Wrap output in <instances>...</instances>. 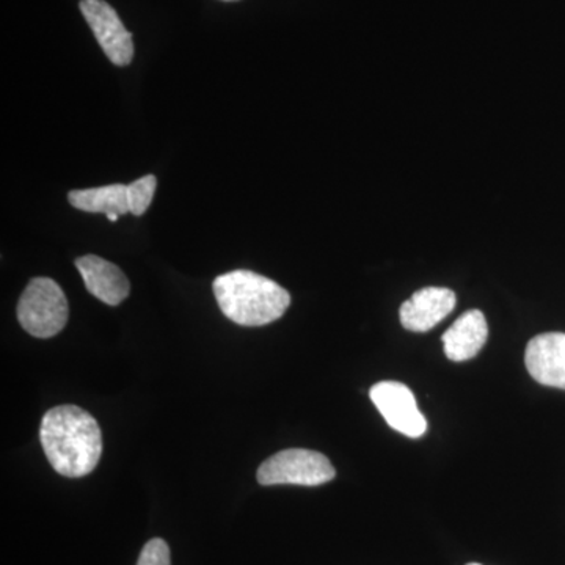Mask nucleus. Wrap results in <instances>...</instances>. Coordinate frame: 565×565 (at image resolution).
Returning <instances> with one entry per match:
<instances>
[{"instance_id":"obj_14","label":"nucleus","mask_w":565,"mask_h":565,"mask_svg":"<svg viewBox=\"0 0 565 565\" xmlns=\"http://www.w3.org/2000/svg\"><path fill=\"white\" fill-rule=\"evenodd\" d=\"M107 218H109L110 222H117L118 218H120V215L109 214V215H107Z\"/></svg>"},{"instance_id":"obj_2","label":"nucleus","mask_w":565,"mask_h":565,"mask_svg":"<svg viewBox=\"0 0 565 565\" xmlns=\"http://www.w3.org/2000/svg\"><path fill=\"white\" fill-rule=\"evenodd\" d=\"M215 299L222 313L244 327H262L280 319L291 305L282 286L250 270H233L215 278Z\"/></svg>"},{"instance_id":"obj_11","label":"nucleus","mask_w":565,"mask_h":565,"mask_svg":"<svg viewBox=\"0 0 565 565\" xmlns=\"http://www.w3.org/2000/svg\"><path fill=\"white\" fill-rule=\"evenodd\" d=\"M71 206L93 214L125 215L129 212L128 185L110 184L68 193Z\"/></svg>"},{"instance_id":"obj_10","label":"nucleus","mask_w":565,"mask_h":565,"mask_svg":"<svg viewBox=\"0 0 565 565\" xmlns=\"http://www.w3.org/2000/svg\"><path fill=\"white\" fill-rule=\"evenodd\" d=\"M487 337H489V327H487L486 316L479 310L467 311L446 330L441 338L445 355L456 363L475 359L484 348Z\"/></svg>"},{"instance_id":"obj_7","label":"nucleus","mask_w":565,"mask_h":565,"mask_svg":"<svg viewBox=\"0 0 565 565\" xmlns=\"http://www.w3.org/2000/svg\"><path fill=\"white\" fill-rule=\"evenodd\" d=\"M525 363L535 382L565 390V333L534 337L527 343Z\"/></svg>"},{"instance_id":"obj_13","label":"nucleus","mask_w":565,"mask_h":565,"mask_svg":"<svg viewBox=\"0 0 565 565\" xmlns=\"http://www.w3.org/2000/svg\"><path fill=\"white\" fill-rule=\"evenodd\" d=\"M137 565H172L167 542L163 539H151L141 550Z\"/></svg>"},{"instance_id":"obj_15","label":"nucleus","mask_w":565,"mask_h":565,"mask_svg":"<svg viewBox=\"0 0 565 565\" xmlns=\"http://www.w3.org/2000/svg\"><path fill=\"white\" fill-rule=\"evenodd\" d=\"M223 2H236V0H223Z\"/></svg>"},{"instance_id":"obj_12","label":"nucleus","mask_w":565,"mask_h":565,"mask_svg":"<svg viewBox=\"0 0 565 565\" xmlns=\"http://www.w3.org/2000/svg\"><path fill=\"white\" fill-rule=\"evenodd\" d=\"M156 188H158V180H156L154 174H147V177L131 182L128 185L129 212L137 215V217L143 215L150 207Z\"/></svg>"},{"instance_id":"obj_8","label":"nucleus","mask_w":565,"mask_h":565,"mask_svg":"<svg viewBox=\"0 0 565 565\" xmlns=\"http://www.w3.org/2000/svg\"><path fill=\"white\" fill-rule=\"evenodd\" d=\"M456 294L448 288H423L399 311L401 323L411 332H429L456 308Z\"/></svg>"},{"instance_id":"obj_16","label":"nucleus","mask_w":565,"mask_h":565,"mask_svg":"<svg viewBox=\"0 0 565 565\" xmlns=\"http://www.w3.org/2000/svg\"><path fill=\"white\" fill-rule=\"evenodd\" d=\"M467 565H481V564L471 563V564H467Z\"/></svg>"},{"instance_id":"obj_1","label":"nucleus","mask_w":565,"mask_h":565,"mask_svg":"<svg viewBox=\"0 0 565 565\" xmlns=\"http://www.w3.org/2000/svg\"><path fill=\"white\" fill-rule=\"evenodd\" d=\"M40 440L52 468L65 478L90 475L102 459L99 424L76 405L51 408L41 422Z\"/></svg>"},{"instance_id":"obj_9","label":"nucleus","mask_w":565,"mask_h":565,"mask_svg":"<svg viewBox=\"0 0 565 565\" xmlns=\"http://www.w3.org/2000/svg\"><path fill=\"white\" fill-rule=\"evenodd\" d=\"M76 267L88 292L110 307L120 305L131 291V285L120 267L99 256H82L76 259Z\"/></svg>"},{"instance_id":"obj_3","label":"nucleus","mask_w":565,"mask_h":565,"mask_svg":"<svg viewBox=\"0 0 565 565\" xmlns=\"http://www.w3.org/2000/svg\"><path fill=\"white\" fill-rule=\"evenodd\" d=\"M68 300L61 286L46 277L33 278L18 303V321L32 337L47 340L65 329Z\"/></svg>"},{"instance_id":"obj_4","label":"nucleus","mask_w":565,"mask_h":565,"mask_svg":"<svg viewBox=\"0 0 565 565\" xmlns=\"http://www.w3.org/2000/svg\"><path fill=\"white\" fill-rule=\"evenodd\" d=\"M337 476L332 462L321 452L310 449H285L259 467L262 486L294 484L316 487L332 481Z\"/></svg>"},{"instance_id":"obj_5","label":"nucleus","mask_w":565,"mask_h":565,"mask_svg":"<svg viewBox=\"0 0 565 565\" xmlns=\"http://www.w3.org/2000/svg\"><path fill=\"white\" fill-rule=\"evenodd\" d=\"M370 396L392 429L411 438L426 434V418L407 385L393 381L379 382L371 388Z\"/></svg>"},{"instance_id":"obj_6","label":"nucleus","mask_w":565,"mask_h":565,"mask_svg":"<svg viewBox=\"0 0 565 565\" xmlns=\"http://www.w3.org/2000/svg\"><path fill=\"white\" fill-rule=\"evenodd\" d=\"M79 7L107 58L117 66L129 65L134 58L132 33L122 25L117 11L104 0H81Z\"/></svg>"}]
</instances>
